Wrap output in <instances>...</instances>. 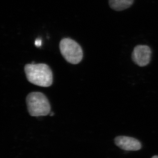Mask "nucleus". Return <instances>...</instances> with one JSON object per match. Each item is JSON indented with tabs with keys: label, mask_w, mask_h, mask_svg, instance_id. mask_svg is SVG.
Wrapping results in <instances>:
<instances>
[{
	"label": "nucleus",
	"mask_w": 158,
	"mask_h": 158,
	"mask_svg": "<svg viewBox=\"0 0 158 158\" xmlns=\"http://www.w3.org/2000/svg\"><path fill=\"white\" fill-rule=\"evenodd\" d=\"M24 71L28 81L33 85L49 87L52 84V72L47 64H27L25 66Z\"/></svg>",
	"instance_id": "1"
},
{
	"label": "nucleus",
	"mask_w": 158,
	"mask_h": 158,
	"mask_svg": "<svg viewBox=\"0 0 158 158\" xmlns=\"http://www.w3.org/2000/svg\"><path fill=\"white\" fill-rule=\"evenodd\" d=\"M26 103L31 116H45L50 112L51 106L48 99L41 92L29 94L26 98Z\"/></svg>",
	"instance_id": "2"
},
{
	"label": "nucleus",
	"mask_w": 158,
	"mask_h": 158,
	"mask_svg": "<svg viewBox=\"0 0 158 158\" xmlns=\"http://www.w3.org/2000/svg\"><path fill=\"white\" fill-rule=\"evenodd\" d=\"M59 48L62 56L71 64H78L83 59L81 47L73 40L63 38L59 44Z\"/></svg>",
	"instance_id": "3"
},
{
	"label": "nucleus",
	"mask_w": 158,
	"mask_h": 158,
	"mask_svg": "<svg viewBox=\"0 0 158 158\" xmlns=\"http://www.w3.org/2000/svg\"><path fill=\"white\" fill-rule=\"evenodd\" d=\"M151 50L146 45H138L134 48L132 53L133 61L140 66L147 65L150 61Z\"/></svg>",
	"instance_id": "4"
},
{
	"label": "nucleus",
	"mask_w": 158,
	"mask_h": 158,
	"mask_svg": "<svg viewBox=\"0 0 158 158\" xmlns=\"http://www.w3.org/2000/svg\"><path fill=\"white\" fill-rule=\"evenodd\" d=\"M115 144L125 151H138L141 149V143L135 138L127 136H118L115 139Z\"/></svg>",
	"instance_id": "5"
},
{
	"label": "nucleus",
	"mask_w": 158,
	"mask_h": 158,
	"mask_svg": "<svg viewBox=\"0 0 158 158\" xmlns=\"http://www.w3.org/2000/svg\"><path fill=\"white\" fill-rule=\"evenodd\" d=\"M134 0H109V5L113 10L120 11L129 8Z\"/></svg>",
	"instance_id": "6"
},
{
	"label": "nucleus",
	"mask_w": 158,
	"mask_h": 158,
	"mask_svg": "<svg viewBox=\"0 0 158 158\" xmlns=\"http://www.w3.org/2000/svg\"><path fill=\"white\" fill-rule=\"evenodd\" d=\"M35 45L37 47H40L42 45V40L40 38H37L35 41Z\"/></svg>",
	"instance_id": "7"
},
{
	"label": "nucleus",
	"mask_w": 158,
	"mask_h": 158,
	"mask_svg": "<svg viewBox=\"0 0 158 158\" xmlns=\"http://www.w3.org/2000/svg\"><path fill=\"white\" fill-rule=\"evenodd\" d=\"M152 158H158V156H153L152 157Z\"/></svg>",
	"instance_id": "8"
}]
</instances>
